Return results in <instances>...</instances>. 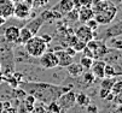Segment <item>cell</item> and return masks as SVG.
<instances>
[{
  "instance_id": "13",
  "label": "cell",
  "mask_w": 122,
  "mask_h": 113,
  "mask_svg": "<svg viewBox=\"0 0 122 113\" xmlns=\"http://www.w3.org/2000/svg\"><path fill=\"white\" fill-rule=\"evenodd\" d=\"M93 17H94V12H93L92 7H85V6H82V7L79 9V21L82 24L86 23L87 21L92 19Z\"/></svg>"
},
{
  "instance_id": "26",
  "label": "cell",
  "mask_w": 122,
  "mask_h": 113,
  "mask_svg": "<svg viewBox=\"0 0 122 113\" xmlns=\"http://www.w3.org/2000/svg\"><path fill=\"white\" fill-rule=\"evenodd\" d=\"M47 109L50 113H61V107L59 105L57 104V101H51L47 104Z\"/></svg>"
},
{
  "instance_id": "1",
  "label": "cell",
  "mask_w": 122,
  "mask_h": 113,
  "mask_svg": "<svg viewBox=\"0 0 122 113\" xmlns=\"http://www.w3.org/2000/svg\"><path fill=\"white\" fill-rule=\"evenodd\" d=\"M22 89L25 93L34 95L36 100L48 104L51 101L57 100L63 93L70 90L71 87H63V86H56V84L39 82V83H27L23 86Z\"/></svg>"
},
{
  "instance_id": "21",
  "label": "cell",
  "mask_w": 122,
  "mask_h": 113,
  "mask_svg": "<svg viewBox=\"0 0 122 113\" xmlns=\"http://www.w3.org/2000/svg\"><path fill=\"white\" fill-rule=\"evenodd\" d=\"M100 79H102L100 88H105V89H109V90L111 89L112 84L115 83V81H116V78H114V77H103Z\"/></svg>"
},
{
  "instance_id": "34",
  "label": "cell",
  "mask_w": 122,
  "mask_h": 113,
  "mask_svg": "<svg viewBox=\"0 0 122 113\" xmlns=\"http://www.w3.org/2000/svg\"><path fill=\"white\" fill-rule=\"evenodd\" d=\"M39 36H40V37H41V39H42L47 45L52 41V36H51V35H48V34H45V33H44V34H41V35H39Z\"/></svg>"
},
{
  "instance_id": "19",
  "label": "cell",
  "mask_w": 122,
  "mask_h": 113,
  "mask_svg": "<svg viewBox=\"0 0 122 113\" xmlns=\"http://www.w3.org/2000/svg\"><path fill=\"white\" fill-rule=\"evenodd\" d=\"M75 101H76V104L77 105H80V106H82V107H86L88 104H91V99H90V96L87 95V94H85V93H79L77 95L75 94Z\"/></svg>"
},
{
  "instance_id": "40",
  "label": "cell",
  "mask_w": 122,
  "mask_h": 113,
  "mask_svg": "<svg viewBox=\"0 0 122 113\" xmlns=\"http://www.w3.org/2000/svg\"><path fill=\"white\" fill-rule=\"evenodd\" d=\"M11 1H13V3H17V1H22V0H11Z\"/></svg>"
},
{
  "instance_id": "12",
  "label": "cell",
  "mask_w": 122,
  "mask_h": 113,
  "mask_svg": "<svg viewBox=\"0 0 122 113\" xmlns=\"http://www.w3.org/2000/svg\"><path fill=\"white\" fill-rule=\"evenodd\" d=\"M73 9H74L73 0H59V3L52 10H56V11H58L59 13H62L64 16L66 12H69V11L73 10Z\"/></svg>"
},
{
  "instance_id": "27",
  "label": "cell",
  "mask_w": 122,
  "mask_h": 113,
  "mask_svg": "<svg viewBox=\"0 0 122 113\" xmlns=\"http://www.w3.org/2000/svg\"><path fill=\"white\" fill-rule=\"evenodd\" d=\"M31 113H50V112L47 109V106H45L44 104H38L36 102V105H35V107H34Z\"/></svg>"
},
{
  "instance_id": "9",
  "label": "cell",
  "mask_w": 122,
  "mask_h": 113,
  "mask_svg": "<svg viewBox=\"0 0 122 113\" xmlns=\"http://www.w3.org/2000/svg\"><path fill=\"white\" fill-rule=\"evenodd\" d=\"M56 57H57V61H58V66L61 68H66L68 65L74 61V57H71L65 50H62V51H57L55 52Z\"/></svg>"
},
{
  "instance_id": "31",
  "label": "cell",
  "mask_w": 122,
  "mask_h": 113,
  "mask_svg": "<svg viewBox=\"0 0 122 113\" xmlns=\"http://www.w3.org/2000/svg\"><path fill=\"white\" fill-rule=\"evenodd\" d=\"M109 93H110L109 89L100 88V90H99V96H100V99H104V100H105V99H107V96L109 95Z\"/></svg>"
},
{
  "instance_id": "6",
  "label": "cell",
  "mask_w": 122,
  "mask_h": 113,
  "mask_svg": "<svg viewBox=\"0 0 122 113\" xmlns=\"http://www.w3.org/2000/svg\"><path fill=\"white\" fill-rule=\"evenodd\" d=\"M40 65L45 69H55L58 66V61L55 52H45L41 57H39Z\"/></svg>"
},
{
  "instance_id": "25",
  "label": "cell",
  "mask_w": 122,
  "mask_h": 113,
  "mask_svg": "<svg viewBox=\"0 0 122 113\" xmlns=\"http://www.w3.org/2000/svg\"><path fill=\"white\" fill-rule=\"evenodd\" d=\"M81 76L83 77V82L86 83V86H91L92 83H94L96 77L93 76L92 72H90V71H88V72H83Z\"/></svg>"
},
{
  "instance_id": "38",
  "label": "cell",
  "mask_w": 122,
  "mask_h": 113,
  "mask_svg": "<svg viewBox=\"0 0 122 113\" xmlns=\"http://www.w3.org/2000/svg\"><path fill=\"white\" fill-rule=\"evenodd\" d=\"M112 113H121V107H120V105H118V107H117V109H116L115 112H112Z\"/></svg>"
},
{
  "instance_id": "36",
  "label": "cell",
  "mask_w": 122,
  "mask_h": 113,
  "mask_svg": "<svg viewBox=\"0 0 122 113\" xmlns=\"http://www.w3.org/2000/svg\"><path fill=\"white\" fill-rule=\"evenodd\" d=\"M73 5H74V9L79 10L81 7V4H80V0H73Z\"/></svg>"
},
{
  "instance_id": "5",
  "label": "cell",
  "mask_w": 122,
  "mask_h": 113,
  "mask_svg": "<svg viewBox=\"0 0 122 113\" xmlns=\"http://www.w3.org/2000/svg\"><path fill=\"white\" fill-rule=\"evenodd\" d=\"M31 13V5L28 4L25 0L22 1H17L15 3V9H13V17H16L17 19H27L29 18V16Z\"/></svg>"
},
{
  "instance_id": "30",
  "label": "cell",
  "mask_w": 122,
  "mask_h": 113,
  "mask_svg": "<svg viewBox=\"0 0 122 113\" xmlns=\"http://www.w3.org/2000/svg\"><path fill=\"white\" fill-rule=\"evenodd\" d=\"M121 35H118L117 36V39H116V41H114V40H111V47H112V50H117V51H121V47H122V42H121V37H120Z\"/></svg>"
},
{
  "instance_id": "4",
  "label": "cell",
  "mask_w": 122,
  "mask_h": 113,
  "mask_svg": "<svg viewBox=\"0 0 122 113\" xmlns=\"http://www.w3.org/2000/svg\"><path fill=\"white\" fill-rule=\"evenodd\" d=\"M56 101H57V104L61 107V113H65L68 109H70L71 107H74V105L76 104V101H75V93L70 89V90L63 93Z\"/></svg>"
},
{
  "instance_id": "2",
  "label": "cell",
  "mask_w": 122,
  "mask_h": 113,
  "mask_svg": "<svg viewBox=\"0 0 122 113\" xmlns=\"http://www.w3.org/2000/svg\"><path fill=\"white\" fill-rule=\"evenodd\" d=\"M92 10L94 12V19L99 25L110 24L117 14V6L109 0H93Z\"/></svg>"
},
{
  "instance_id": "15",
  "label": "cell",
  "mask_w": 122,
  "mask_h": 113,
  "mask_svg": "<svg viewBox=\"0 0 122 113\" xmlns=\"http://www.w3.org/2000/svg\"><path fill=\"white\" fill-rule=\"evenodd\" d=\"M65 69H66L68 73L71 77H81V75L85 72V69L81 66V64L80 63H74V61L70 64V65H68Z\"/></svg>"
},
{
  "instance_id": "10",
  "label": "cell",
  "mask_w": 122,
  "mask_h": 113,
  "mask_svg": "<svg viewBox=\"0 0 122 113\" xmlns=\"http://www.w3.org/2000/svg\"><path fill=\"white\" fill-rule=\"evenodd\" d=\"M104 66H105V61H103L100 59H94L90 70H92L91 72L93 73V76L96 78L100 79L103 77H105V75H104Z\"/></svg>"
},
{
  "instance_id": "11",
  "label": "cell",
  "mask_w": 122,
  "mask_h": 113,
  "mask_svg": "<svg viewBox=\"0 0 122 113\" xmlns=\"http://www.w3.org/2000/svg\"><path fill=\"white\" fill-rule=\"evenodd\" d=\"M18 35H20V28H17L16 25H11L9 28L5 29L4 31V36L6 39V41L9 42H16L17 43V40H18Z\"/></svg>"
},
{
  "instance_id": "20",
  "label": "cell",
  "mask_w": 122,
  "mask_h": 113,
  "mask_svg": "<svg viewBox=\"0 0 122 113\" xmlns=\"http://www.w3.org/2000/svg\"><path fill=\"white\" fill-rule=\"evenodd\" d=\"M104 75H105V77H115V76H120L121 72L116 71L114 65L105 63V66H104Z\"/></svg>"
},
{
  "instance_id": "39",
  "label": "cell",
  "mask_w": 122,
  "mask_h": 113,
  "mask_svg": "<svg viewBox=\"0 0 122 113\" xmlns=\"http://www.w3.org/2000/svg\"><path fill=\"white\" fill-rule=\"evenodd\" d=\"M3 109H4V107H3V101H0V113L3 112Z\"/></svg>"
},
{
  "instance_id": "24",
  "label": "cell",
  "mask_w": 122,
  "mask_h": 113,
  "mask_svg": "<svg viewBox=\"0 0 122 113\" xmlns=\"http://www.w3.org/2000/svg\"><path fill=\"white\" fill-rule=\"evenodd\" d=\"M110 93H112L114 95H117V94L122 93V81L121 79H116L115 81V83L112 84V87L110 89Z\"/></svg>"
},
{
  "instance_id": "28",
  "label": "cell",
  "mask_w": 122,
  "mask_h": 113,
  "mask_svg": "<svg viewBox=\"0 0 122 113\" xmlns=\"http://www.w3.org/2000/svg\"><path fill=\"white\" fill-rule=\"evenodd\" d=\"M85 25H87L92 31H97L98 30V28H99V24H98V22L94 19V18H92V19H90V21H87L86 23H83Z\"/></svg>"
},
{
  "instance_id": "16",
  "label": "cell",
  "mask_w": 122,
  "mask_h": 113,
  "mask_svg": "<svg viewBox=\"0 0 122 113\" xmlns=\"http://www.w3.org/2000/svg\"><path fill=\"white\" fill-rule=\"evenodd\" d=\"M68 46L73 47L74 50L76 51V53H79V52H82V50L86 47V42L79 40L76 37V35H70L69 39H68Z\"/></svg>"
},
{
  "instance_id": "37",
  "label": "cell",
  "mask_w": 122,
  "mask_h": 113,
  "mask_svg": "<svg viewBox=\"0 0 122 113\" xmlns=\"http://www.w3.org/2000/svg\"><path fill=\"white\" fill-rule=\"evenodd\" d=\"M5 23H6V18H4V17H1V16H0V27L4 25Z\"/></svg>"
},
{
  "instance_id": "3",
  "label": "cell",
  "mask_w": 122,
  "mask_h": 113,
  "mask_svg": "<svg viewBox=\"0 0 122 113\" xmlns=\"http://www.w3.org/2000/svg\"><path fill=\"white\" fill-rule=\"evenodd\" d=\"M47 46H48V45H47L39 35H34V36L24 45L27 53H28L30 57H33V58H39V57H41V55L47 51Z\"/></svg>"
},
{
  "instance_id": "23",
  "label": "cell",
  "mask_w": 122,
  "mask_h": 113,
  "mask_svg": "<svg viewBox=\"0 0 122 113\" xmlns=\"http://www.w3.org/2000/svg\"><path fill=\"white\" fill-rule=\"evenodd\" d=\"M64 16H65V18L69 22H76V21H79V10L73 9V10H70L69 12H66Z\"/></svg>"
},
{
  "instance_id": "33",
  "label": "cell",
  "mask_w": 122,
  "mask_h": 113,
  "mask_svg": "<svg viewBox=\"0 0 122 113\" xmlns=\"http://www.w3.org/2000/svg\"><path fill=\"white\" fill-rule=\"evenodd\" d=\"M80 4H81V7L82 6H85V7H92L93 0H80Z\"/></svg>"
},
{
  "instance_id": "29",
  "label": "cell",
  "mask_w": 122,
  "mask_h": 113,
  "mask_svg": "<svg viewBox=\"0 0 122 113\" xmlns=\"http://www.w3.org/2000/svg\"><path fill=\"white\" fill-rule=\"evenodd\" d=\"M50 0H33L31 1V7H42L48 4Z\"/></svg>"
},
{
  "instance_id": "8",
  "label": "cell",
  "mask_w": 122,
  "mask_h": 113,
  "mask_svg": "<svg viewBox=\"0 0 122 113\" xmlns=\"http://www.w3.org/2000/svg\"><path fill=\"white\" fill-rule=\"evenodd\" d=\"M13 9L15 3L11 0H0V16L4 18L13 17Z\"/></svg>"
},
{
  "instance_id": "32",
  "label": "cell",
  "mask_w": 122,
  "mask_h": 113,
  "mask_svg": "<svg viewBox=\"0 0 122 113\" xmlns=\"http://www.w3.org/2000/svg\"><path fill=\"white\" fill-rule=\"evenodd\" d=\"M86 107H87V112H88V113H98V107L96 105L88 104Z\"/></svg>"
},
{
  "instance_id": "14",
  "label": "cell",
  "mask_w": 122,
  "mask_h": 113,
  "mask_svg": "<svg viewBox=\"0 0 122 113\" xmlns=\"http://www.w3.org/2000/svg\"><path fill=\"white\" fill-rule=\"evenodd\" d=\"M44 23H45V22L42 21V18L39 16V17H35L33 21H30L25 27L30 30V33H31L33 35H38L39 30H40V28L44 25Z\"/></svg>"
},
{
  "instance_id": "22",
  "label": "cell",
  "mask_w": 122,
  "mask_h": 113,
  "mask_svg": "<svg viewBox=\"0 0 122 113\" xmlns=\"http://www.w3.org/2000/svg\"><path fill=\"white\" fill-rule=\"evenodd\" d=\"M93 58H91V57H85V55H82L81 57V59H80V64H81V66L85 69V70H90L91 69V66H92V64H93Z\"/></svg>"
},
{
  "instance_id": "7",
  "label": "cell",
  "mask_w": 122,
  "mask_h": 113,
  "mask_svg": "<svg viewBox=\"0 0 122 113\" xmlns=\"http://www.w3.org/2000/svg\"><path fill=\"white\" fill-rule=\"evenodd\" d=\"M75 35H76V37L79 40H81V41L87 43L88 41H91L92 39H94V31H92L88 27L83 24V25H81V27H79L76 29Z\"/></svg>"
},
{
  "instance_id": "18",
  "label": "cell",
  "mask_w": 122,
  "mask_h": 113,
  "mask_svg": "<svg viewBox=\"0 0 122 113\" xmlns=\"http://www.w3.org/2000/svg\"><path fill=\"white\" fill-rule=\"evenodd\" d=\"M36 99H35V96L31 95V94H28L25 98H24V101H23V105H24V109L28 112V113H31L34 107H35L36 105Z\"/></svg>"
},
{
  "instance_id": "17",
  "label": "cell",
  "mask_w": 122,
  "mask_h": 113,
  "mask_svg": "<svg viewBox=\"0 0 122 113\" xmlns=\"http://www.w3.org/2000/svg\"><path fill=\"white\" fill-rule=\"evenodd\" d=\"M34 35L30 33V30L27 27H23L20 29V35H18V40H17V43H21V45H25Z\"/></svg>"
},
{
  "instance_id": "35",
  "label": "cell",
  "mask_w": 122,
  "mask_h": 113,
  "mask_svg": "<svg viewBox=\"0 0 122 113\" xmlns=\"http://www.w3.org/2000/svg\"><path fill=\"white\" fill-rule=\"evenodd\" d=\"M1 113H18V109H17L16 107L10 106V107H7V108L3 109V112H1Z\"/></svg>"
}]
</instances>
